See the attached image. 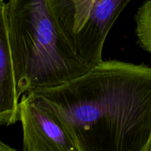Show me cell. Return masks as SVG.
<instances>
[{
    "mask_svg": "<svg viewBox=\"0 0 151 151\" xmlns=\"http://www.w3.org/2000/svg\"><path fill=\"white\" fill-rule=\"evenodd\" d=\"M19 114L24 151H78L67 126L40 97L32 92L24 94Z\"/></svg>",
    "mask_w": 151,
    "mask_h": 151,
    "instance_id": "277c9868",
    "label": "cell"
},
{
    "mask_svg": "<svg viewBox=\"0 0 151 151\" xmlns=\"http://www.w3.org/2000/svg\"><path fill=\"white\" fill-rule=\"evenodd\" d=\"M145 151H151V136H150V139H149L148 143H147V146H146Z\"/></svg>",
    "mask_w": 151,
    "mask_h": 151,
    "instance_id": "ba28073f",
    "label": "cell"
},
{
    "mask_svg": "<svg viewBox=\"0 0 151 151\" xmlns=\"http://www.w3.org/2000/svg\"><path fill=\"white\" fill-rule=\"evenodd\" d=\"M16 150L15 149L12 148L11 147H10L7 145L4 144L3 142H1L0 140V151H13Z\"/></svg>",
    "mask_w": 151,
    "mask_h": 151,
    "instance_id": "52a82bcc",
    "label": "cell"
},
{
    "mask_svg": "<svg viewBox=\"0 0 151 151\" xmlns=\"http://www.w3.org/2000/svg\"><path fill=\"white\" fill-rule=\"evenodd\" d=\"M18 97L54 87L89 70L66 42L47 0L6 3Z\"/></svg>",
    "mask_w": 151,
    "mask_h": 151,
    "instance_id": "7a4b0ae2",
    "label": "cell"
},
{
    "mask_svg": "<svg viewBox=\"0 0 151 151\" xmlns=\"http://www.w3.org/2000/svg\"><path fill=\"white\" fill-rule=\"evenodd\" d=\"M131 0H47L66 42L89 68L103 61L106 37Z\"/></svg>",
    "mask_w": 151,
    "mask_h": 151,
    "instance_id": "3957f363",
    "label": "cell"
},
{
    "mask_svg": "<svg viewBox=\"0 0 151 151\" xmlns=\"http://www.w3.org/2000/svg\"><path fill=\"white\" fill-rule=\"evenodd\" d=\"M19 100L9 38L6 3L0 0V125L9 126L19 121Z\"/></svg>",
    "mask_w": 151,
    "mask_h": 151,
    "instance_id": "5b68a950",
    "label": "cell"
},
{
    "mask_svg": "<svg viewBox=\"0 0 151 151\" xmlns=\"http://www.w3.org/2000/svg\"><path fill=\"white\" fill-rule=\"evenodd\" d=\"M67 126L78 151H145L151 136V67L103 60L83 75L29 91Z\"/></svg>",
    "mask_w": 151,
    "mask_h": 151,
    "instance_id": "6da1fadb",
    "label": "cell"
},
{
    "mask_svg": "<svg viewBox=\"0 0 151 151\" xmlns=\"http://www.w3.org/2000/svg\"><path fill=\"white\" fill-rule=\"evenodd\" d=\"M137 43L151 54V0H146L135 15Z\"/></svg>",
    "mask_w": 151,
    "mask_h": 151,
    "instance_id": "8992f818",
    "label": "cell"
}]
</instances>
